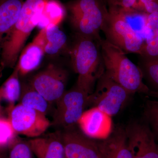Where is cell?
Wrapping results in <instances>:
<instances>
[{"label": "cell", "instance_id": "22", "mask_svg": "<svg viewBox=\"0 0 158 158\" xmlns=\"http://www.w3.org/2000/svg\"><path fill=\"white\" fill-rule=\"evenodd\" d=\"M138 66L150 90L158 91V56H140Z\"/></svg>", "mask_w": 158, "mask_h": 158}, {"label": "cell", "instance_id": "2", "mask_svg": "<svg viewBox=\"0 0 158 158\" xmlns=\"http://www.w3.org/2000/svg\"><path fill=\"white\" fill-rule=\"evenodd\" d=\"M100 43L76 34L69 52L74 70L78 74L76 86L89 95L105 72Z\"/></svg>", "mask_w": 158, "mask_h": 158}, {"label": "cell", "instance_id": "13", "mask_svg": "<svg viewBox=\"0 0 158 158\" xmlns=\"http://www.w3.org/2000/svg\"><path fill=\"white\" fill-rule=\"evenodd\" d=\"M28 142L36 158H66L60 131L32 138Z\"/></svg>", "mask_w": 158, "mask_h": 158}, {"label": "cell", "instance_id": "3", "mask_svg": "<svg viewBox=\"0 0 158 158\" xmlns=\"http://www.w3.org/2000/svg\"><path fill=\"white\" fill-rule=\"evenodd\" d=\"M100 47L105 73L131 94L141 93L149 96L152 90L143 81L138 65L121 49L106 39H102Z\"/></svg>", "mask_w": 158, "mask_h": 158}, {"label": "cell", "instance_id": "24", "mask_svg": "<svg viewBox=\"0 0 158 158\" xmlns=\"http://www.w3.org/2000/svg\"><path fill=\"white\" fill-rule=\"evenodd\" d=\"M16 135L9 119L0 117V148L9 147L17 138Z\"/></svg>", "mask_w": 158, "mask_h": 158}, {"label": "cell", "instance_id": "7", "mask_svg": "<svg viewBox=\"0 0 158 158\" xmlns=\"http://www.w3.org/2000/svg\"><path fill=\"white\" fill-rule=\"evenodd\" d=\"M89 95L76 86L65 91L56 102L53 123L65 129L78 123L88 106Z\"/></svg>", "mask_w": 158, "mask_h": 158}, {"label": "cell", "instance_id": "30", "mask_svg": "<svg viewBox=\"0 0 158 158\" xmlns=\"http://www.w3.org/2000/svg\"><path fill=\"white\" fill-rule=\"evenodd\" d=\"M1 105H0V114H1Z\"/></svg>", "mask_w": 158, "mask_h": 158}, {"label": "cell", "instance_id": "11", "mask_svg": "<svg viewBox=\"0 0 158 158\" xmlns=\"http://www.w3.org/2000/svg\"><path fill=\"white\" fill-rule=\"evenodd\" d=\"M73 127L62 132L66 158H104L100 141Z\"/></svg>", "mask_w": 158, "mask_h": 158}, {"label": "cell", "instance_id": "4", "mask_svg": "<svg viewBox=\"0 0 158 158\" xmlns=\"http://www.w3.org/2000/svg\"><path fill=\"white\" fill-rule=\"evenodd\" d=\"M69 20L76 34L100 43L102 26L108 11L99 0H76L69 4Z\"/></svg>", "mask_w": 158, "mask_h": 158}, {"label": "cell", "instance_id": "16", "mask_svg": "<svg viewBox=\"0 0 158 158\" xmlns=\"http://www.w3.org/2000/svg\"><path fill=\"white\" fill-rule=\"evenodd\" d=\"M24 0H0V53L3 41L17 21Z\"/></svg>", "mask_w": 158, "mask_h": 158}, {"label": "cell", "instance_id": "9", "mask_svg": "<svg viewBox=\"0 0 158 158\" xmlns=\"http://www.w3.org/2000/svg\"><path fill=\"white\" fill-rule=\"evenodd\" d=\"M9 119L17 135L32 138L42 135L51 125L45 114L20 104L10 110Z\"/></svg>", "mask_w": 158, "mask_h": 158}, {"label": "cell", "instance_id": "12", "mask_svg": "<svg viewBox=\"0 0 158 158\" xmlns=\"http://www.w3.org/2000/svg\"><path fill=\"white\" fill-rule=\"evenodd\" d=\"M78 124L82 132L92 139H105L112 132L110 116L96 107L85 111Z\"/></svg>", "mask_w": 158, "mask_h": 158}, {"label": "cell", "instance_id": "25", "mask_svg": "<svg viewBox=\"0 0 158 158\" xmlns=\"http://www.w3.org/2000/svg\"><path fill=\"white\" fill-rule=\"evenodd\" d=\"M9 147V158H34L28 141L16 138Z\"/></svg>", "mask_w": 158, "mask_h": 158}, {"label": "cell", "instance_id": "29", "mask_svg": "<svg viewBox=\"0 0 158 158\" xmlns=\"http://www.w3.org/2000/svg\"><path fill=\"white\" fill-rule=\"evenodd\" d=\"M156 141L157 144V148H158V139H156Z\"/></svg>", "mask_w": 158, "mask_h": 158}, {"label": "cell", "instance_id": "21", "mask_svg": "<svg viewBox=\"0 0 158 158\" xmlns=\"http://www.w3.org/2000/svg\"><path fill=\"white\" fill-rule=\"evenodd\" d=\"M110 7L114 9L126 21L136 33L142 38L143 34L148 30L147 26L148 14L142 11L124 9L110 4Z\"/></svg>", "mask_w": 158, "mask_h": 158}, {"label": "cell", "instance_id": "5", "mask_svg": "<svg viewBox=\"0 0 158 158\" xmlns=\"http://www.w3.org/2000/svg\"><path fill=\"white\" fill-rule=\"evenodd\" d=\"M106 40L121 49L126 54L140 55L145 41L117 11L110 7L102 26Z\"/></svg>", "mask_w": 158, "mask_h": 158}, {"label": "cell", "instance_id": "27", "mask_svg": "<svg viewBox=\"0 0 158 158\" xmlns=\"http://www.w3.org/2000/svg\"><path fill=\"white\" fill-rule=\"evenodd\" d=\"M147 26L152 34L158 31V12L148 15Z\"/></svg>", "mask_w": 158, "mask_h": 158}, {"label": "cell", "instance_id": "10", "mask_svg": "<svg viewBox=\"0 0 158 158\" xmlns=\"http://www.w3.org/2000/svg\"><path fill=\"white\" fill-rule=\"evenodd\" d=\"M125 130L132 158H158L156 141L146 122L131 123Z\"/></svg>", "mask_w": 158, "mask_h": 158}, {"label": "cell", "instance_id": "28", "mask_svg": "<svg viewBox=\"0 0 158 158\" xmlns=\"http://www.w3.org/2000/svg\"><path fill=\"white\" fill-rule=\"evenodd\" d=\"M150 97L158 98V91H152Z\"/></svg>", "mask_w": 158, "mask_h": 158}, {"label": "cell", "instance_id": "15", "mask_svg": "<svg viewBox=\"0 0 158 158\" xmlns=\"http://www.w3.org/2000/svg\"><path fill=\"white\" fill-rule=\"evenodd\" d=\"M104 158H132L126 130L118 127L100 141Z\"/></svg>", "mask_w": 158, "mask_h": 158}, {"label": "cell", "instance_id": "20", "mask_svg": "<svg viewBox=\"0 0 158 158\" xmlns=\"http://www.w3.org/2000/svg\"><path fill=\"white\" fill-rule=\"evenodd\" d=\"M19 100L20 104L37 110L46 115L49 110L51 104L29 84L22 86Z\"/></svg>", "mask_w": 158, "mask_h": 158}, {"label": "cell", "instance_id": "26", "mask_svg": "<svg viewBox=\"0 0 158 158\" xmlns=\"http://www.w3.org/2000/svg\"><path fill=\"white\" fill-rule=\"evenodd\" d=\"M139 56H158V31L152 33L147 38Z\"/></svg>", "mask_w": 158, "mask_h": 158}, {"label": "cell", "instance_id": "17", "mask_svg": "<svg viewBox=\"0 0 158 158\" xmlns=\"http://www.w3.org/2000/svg\"><path fill=\"white\" fill-rule=\"evenodd\" d=\"M44 54L42 48L33 41L23 48L15 65L20 76H25L38 68Z\"/></svg>", "mask_w": 158, "mask_h": 158}, {"label": "cell", "instance_id": "1", "mask_svg": "<svg viewBox=\"0 0 158 158\" xmlns=\"http://www.w3.org/2000/svg\"><path fill=\"white\" fill-rule=\"evenodd\" d=\"M48 0H24L18 19L3 41L0 53V72L15 67L21 52L38 25Z\"/></svg>", "mask_w": 158, "mask_h": 158}, {"label": "cell", "instance_id": "19", "mask_svg": "<svg viewBox=\"0 0 158 158\" xmlns=\"http://www.w3.org/2000/svg\"><path fill=\"white\" fill-rule=\"evenodd\" d=\"M65 15V7L59 0H48L37 27L42 29L49 25L59 26Z\"/></svg>", "mask_w": 158, "mask_h": 158}, {"label": "cell", "instance_id": "6", "mask_svg": "<svg viewBox=\"0 0 158 158\" xmlns=\"http://www.w3.org/2000/svg\"><path fill=\"white\" fill-rule=\"evenodd\" d=\"M131 95L104 72L88 97V106L98 108L111 117L119 113Z\"/></svg>", "mask_w": 158, "mask_h": 158}, {"label": "cell", "instance_id": "23", "mask_svg": "<svg viewBox=\"0 0 158 158\" xmlns=\"http://www.w3.org/2000/svg\"><path fill=\"white\" fill-rule=\"evenodd\" d=\"M145 121L152 131L156 140L158 139V101L148 99L144 106Z\"/></svg>", "mask_w": 158, "mask_h": 158}, {"label": "cell", "instance_id": "8", "mask_svg": "<svg viewBox=\"0 0 158 158\" xmlns=\"http://www.w3.org/2000/svg\"><path fill=\"white\" fill-rule=\"evenodd\" d=\"M68 78L67 70L50 64L34 76L29 84L52 104L56 103L65 92Z\"/></svg>", "mask_w": 158, "mask_h": 158}, {"label": "cell", "instance_id": "18", "mask_svg": "<svg viewBox=\"0 0 158 158\" xmlns=\"http://www.w3.org/2000/svg\"><path fill=\"white\" fill-rule=\"evenodd\" d=\"M19 77L18 68L15 65L11 75L0 87V103L4 102L9 104V110L20 98L22 85Z\"/></svg>", "mask_w": 158, "mask_h": 158}, {"label": "cell", "instance_id": "14", "mask_svg": "<svg viewBox=\"0 0 158 158\" xmlns=\"http://www.w3.org/2000/svg\"><path fill=\"white\" fill-rule=\"evenodd\" d=\"M67 40L59 26L52 24L41 29L33 41L42 48L44 53L54 56L66 47Z\"/></svg>", "mask_w": 158, "mask_h": 158}]
</instances>
